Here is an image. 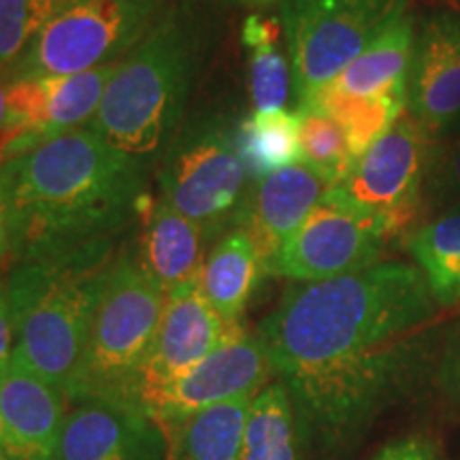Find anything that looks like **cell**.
<instances>
[{"label": "cell", "mask_w": 460, "mask_h": 460, "mask_svg": "<svg viewBox=\"0 0 460 460\" xmlns=\"http://www.w3.org/2000/svg\"><path fill=\"white\" fill-rule=\"evenodd\" d=\"M435 314L424 273L388 261L292 284L256 335L303 433L335 447L407 386L427 354Z\"/></svg>", "instance_id": "1"}, {"label": "cell", "mask_w": 460, "mask_h": 460, "mask_svg": "<svg viewBox=\"0 0 460 460\" xmlns=\"http://www.w3.org/2000/svg\"><path fill=\"white\" fill-rule=\"evenodd\" d=\"M11 264L118 239L146 207V163L90 126L45 137L11 163Z\"/></svg>", "instance_id": "2"}, {"label": "cell", "mask_w": 460, "mask_h": 460, "mask_svg": "<svg viewBox=\"0 0 460 460\" xmlns=\"http://www.w3.org/2000/svg\"><path fill=\"white\" fill-rule=\"evenodd\" d=\"M115 239L11 264L4 279L15 320L13 358L71 399L96 307L115 262Z\"/></svg>", "instance_id": "3"}, {"label": "cell", "mask_w": 460, "mask_h": 460, "mask_svg": "<svg viewBox=\"0 0 460 460\" xmlns=\"http://www.w3.org/2000/svg\"><path fill=\"white\" fill-rule=\"evenodd\" d=\"M197 51L199 22L188 9L164 11L119 62L90 128L139 160L156 154L181 118Z\"/></svg>", "instance_id": "4"}, {"label": "cell", "mask_w": 460, "mask_h": 460, "mask_svg": "<svg viewBox=\"0 0 460 460\" xmlns=\"http://www.w3.org/2000/svg\"><path fill=\"white\" fill-rule=\"evenodd\" d=\"M166 295L130 252L115 258L96 307L88 349L71 402L132 405L135 388L163 320Z\"/></svg>", "instance_id": "5"}, {"label": "cell", "mask_w": 460, "mask_h": 460, "mask_svg": "<svg viewBox=\"0 0 460 460\" xmlns=\"http://www.w3.org/2000/svg\"><path fill=\"white\" fill-rule=\"evenodd\" d=\"M164 13V0H68L11 68V79L60 77L122 62Z\"/></svg>", "instance_id": "6"}, {"label": "cell", "mask_w": 460, "mask_h": 460, "mask_svg": "<svg viewBox=\"0 0 460 460\" xmlns=\"http://www.w3.org/2000/svg\"><path fill=\"white\" fill-rule=\"evenodd\" d=\"M252 186L237 130L209 122L172 141L160 175V200L190 217L205 239H214L226 228H237Z\"/></svg>", "instance_id": "7"}, {"label": "cell", "mask_w": 460, "mask_h": 460, "mask_svg": "<svg viewBox=\"0 0 460 460\" xmlns=\"http://www.w3.org/2000/svg\"><path fill=\"white\" fill-rule=\"evenodd\" d=\"M410 0H284V26L298 101L332 82L386 28Z\"/></svg>", "instance_id": "8"}, {"label": "cell", "mask_w": 460, "mask_h": 460, "mask_svg": "<svg viewBox=\"0 0 460 460\" xmlns=\"http://www.w3.org/2000/svg\"><path fill=\"white\" fill-rule=\"evenodd\" d=\"M433 146V135L405 111L329 192L382 222L393 237L410 226L418 214Z\"/></svg>", "instance_id": "9"}, {"label": "cell", "mask_w": 460, "mask_h": 460, "mask_svg": "<svg viewBox=\"0 0 460 460\" xmlns=\"http://www.w3.org/2000/svg\"><path fill=\"white\" fill-rule=\"evenodd\" d=\"M388 237L382 222L360 214L326 190L301 228L267 264V273L295 284L341 278L376 264Z\"/></svg>", "instance_id": "10"}, {"label": "cell", "mask_w": 460, "mask_h": 460, "mask_svg": "<svg viewBox=\"0 0 460 460\" xmlns=\"http://www.w3.org/2000/svg\"><path fill=\"white\" fill-rule=\"evenodd\" d=\"M273 376L271 360L262 341L243 329L146 402L141 411L171 433L183 420L220 402L245 396L254 399L271 384Z\"/></svg>", "instance_id": "11"}, {"label": "cell", "mask_w": 460, "mask_h": 460, "mask_svg": "<svg viewBox=\"0 0 460 460\" xmlns=\"http://www.w3.org/2000/svg\"><path fill=\"white\" fill-rule=\"evenodd\" d=\"M239 331H243V324L222 318L207 301L199 281L171 292L156 339L137 382L132 405L143 410L146 402L186 376Z\"/></svg>", "instance_id": "12"}, {"label": "cell", "mask_w": 460, "mask_h": 460, "mask_svg": "<svg viewBox=\"0 0 460 460\" xmlns=\"http://www.w3.org/2000/svg\"><path fill=\"white\" fill-rule=\"evenodd\" d=\"M68 399L9 356L0 362V452L4 460H58Z\"/></svg>", "instance_id": "13"}, {"label": "cell", "mask_w": 460, "mask_h": 460, "mask_svg": "<svg viewBox=\"0 0 460 460\" xmlns=\"http://www.w3.org/2000/svg\"><path fill=\"white\" fill-rule=\"evenodd\" d=\"M164 427L130 405L79 401L68 407L58 460H171Z\"/></svg>", "instance_id": "14"}, {"label": "cell", "mask_w": 460, "mask_h": 460, "mask_svg": "<svg viewBox=\"0 0 460 460\" xmlns=\"http://www.w3.org/2000/svg\"><path fill=\"white\" fill-rule=\"evenodd\" d=\"M407 113L433 137L460 128V15L435 13L416 32Z\"/></svg>", "instance_id": "15"}, {"label": "cell", "mask_w": 460, "mask_h": 460, "mask_svg": "<svg viewBox=\"0 0 460 460\" xmlns=\"http://www.w3.org/2000/svg\"><path fill=\"white\" fill-rule=\"evenodd\" d=\"M118 66L119 62L60 77L11 79L7 85L11 122L37 141L88 126Z\"/></svg>", "instance_id": "16"}, {"label": "cell", "mask_w": 460, "mask_h": 460, "mask_svg": "<svg viewBox=\"0 0 460 460\" xmlns=\"http://www.w3.org/2000/svg\"><path fill=\"white\" fill-rule=\"evenodd\" d=\"M326 190L329 183L303 163L275 171L252 186L234 230L243 233L269 264L307 220Z\"/></svg>", "instance_id": "17"}, {"label": "cell", "mask_w": 460, "mask_h": 460, "mask_svg": "<svg viewBox=\"0 0 460 460\" xmlns=\"http://www.w3.org/2000/svg\"><path fill=\"white\" fill-rule=\"evenodd\" d=\"M143 230L137 261L166 296L183 286L197 284L205 267V233L190 217L166 203L141 211Z\"/></svg>", "instance_id": "18"}, {"label": "cell", "mask_w": 460, "mask_h": 460, "mask_svg": "<svg viewBox=\"0 0 460 460\" xmlns=\"http://www.w3.org/2000/svg\"><path fill=\"white\" fill-rule=\"evenodd\" d=\"M413 48L416 28L413 17L405 13L356 56L329 85L349 96H377L407 85Z\"/></svg>", "instance_id": "19"}, {"label": "cell", "mask_w": 460, "mask_h": 460, "mask_svg": "<svg viewBox=\"0 0 460 460\" xmlns=\"http://www.w3.org/2000/svg\"><path fill=\"white\" fill-rule=\"evenodd\" d=\"M262 273H267V264L254 243L243 233L233 230L205 258L199 284L222 318L241 322V314L261 284Z\"/></svg>", "instance_id": "20"}, {"label": "cell", "mask_w": 460, "mask_h": 460, "mask_svg": "<svg viewBox=\"0 0 460 460\" xmlns=\"http://www.w3.org/2000/svg\"><path fill=\"white\" fill-rule=\"evenodd\" d=\"M301 105H312L331 115L343 128L358 163L362 154L369 152L407 111V85L377 96H349L324 84L303 99Z\"/></svg>", "instance_id": "21"}, {"label": "cell", "mask_w": 460, "mask_h": 460, "mask_svg": "<svg viewBox=\"0 0 460 460\" xmlns=\"http://www.w3.org/2000/svg\"><path fill=\"white\" fill-rule=\"evenodd\" d=\"M252 396L203 410L171 430V460H241Z\"/></svg>", "instance_id": "22"}, {"label": "cell", "mask_w": 460, "mask_h": 460, "mask_svg": "<svg viewBox=\"0 0 460 460\" xmlns=\"http://www.w3.org/2000/svg\"><path fill=\"white\" fill-rule=\"evenodd\" d=\"M416 267L424 273L435 303H460V203L418 226L407 239Z\"/></svg>", "instance_id": "23"}, {"label": "cell", "mask_w": 460, "mask_h": 460, "mask_svg": "<svg viewBox=\"0 0 460 460\" xmlns=\"http://www.w3.org/2000/svg\"><path fill=\"white\" fill-rule=\"evenodd\" d=\"M301 424L281 382L252 399L241 460H301Z\"/></svg>", "instance_id": "24"}, {"label": "cell", "mask_w": 460, "mask_h": 460, "mask_svg": "<svg viewBox=\"0 0 460 460\" xmlns=\"http://www.w3.org/2000/svg\"><path fill=\"white\" fill-rule=\"evenodd\" d=\"M237 147L252 181L301 163L298 113L254 111L237 128Z\"/></svg>", "instance_id": "25"}, {"label": "cell", "mask_w": 460, "mask_h": 460, "mask_svg": "<svg viewBox=\"0 0 460 460\" xmlns=\"http://www.w3.org/2000/svg\"><path fill=\"white\" fill-rule=\"evenodd\" d=\"M243 45L252 51L250 92L254 111L284 109L290 92V66L279 51L281 22L278 17L250 15L241 28Z\"/></svg>", "instance_id": "26"}, {"label": "cell", "mask_w": 460, "mask_h": 460, "mask_svg": "<svg viewBox=\"0 0 460 460\" xmlns=\"http://www.w3.org/2000/svg\"><path fill=\"white\" fill-rule=\"evenodd\" d=\"M296 113L301 163L329 183V188L339 186L356 164L343 128L331 115L312 105H298Z\"/></svg>", "instance_id": "27"}, {"label": "cell", "mask_w": 460, "mask_h": 460, "mask_svg": "<svg viewBox=\"0 0 460 460\" xmlns=\"http://www.w3.org/2000/svg\"><path fill=\"white\" fill-rule=\"evenodd\" d=\"M68 0H0V73L17 65Z\"/></svg>", "instance_id": "28"}, {"label": "cell", "mask_w": 460, "mask_h": 460, "mask_svg": "<svg viewBox=\"0 0 460 460\" xmlns=\"http://www.w3.org/2000/svg\"><path fill=\"white\" fill-rule=\"evenodd\" d=\"M427 181L435 199L460 197V137L446 146H433Z\"/></svg>", "instance_id": "29"}, {"label": "cell", "mask_w": 460, "mask_h": 460, "mask_svg": "<svg viewBox=\"0 0 460 460\" xmlns=\"http://www.w3.org/2000/svg\"><path fill=\"white\" fill-rule=\"evenodd\" d=\"M11 163L0 169V269L4 262H11L15 245V199Z\"/></svg>", "instance_id": "30"}, {"label": "cell", "mask_w": 460, "mask_h": 460, "mask_svg": "<svg viewBox=\"0 0 460 460\" xmlns=\"http://www.w3.org/2000/svg\"><path fill=\"white\" fill-rule=\"evenodd\" d=\"M15 345V320L11 309V298L4 279H0V362L13 354Z\"/></svg>", "instance_id": "31"}, {"label": "cell", "mask_w": 460, "mask_h": 460, "mask_svg": "<svg viewBox=\"0 0 460 460\" xmlns=\"http://www.w3.org/2000/svg\"><path fill=\"white\" fill-rule=\"evenodd\" d=\"M37 139H32L28 132L17 128V126L0 132V169H4L11 160L22 156V154L28 152L32 146H37Z\"/></svg>", "instance_id": "32"}, {"label": "cell", "mask_w": 460, "mask_h": 460, "mask_svg": "<svg viewBox=\"0 0 460 460\" xmlns=\"http://www.w3.org/2000/svg\"><path fill=\"white\" fill-rule=\"evenodd\" d=\"M373 460H433L429 447L416 439H405L384 447Z\"/></svg>", "instance_id": "33"}, {"label": "cell", "mask_w": 460, "mask_h": 460, "mask_svg": "<svg viewBox=\"0 0 460 460\" xmlns=\"http://www.w3.org/2000/svg\"><path fill=\"white\" fill-rule=\"evenodd\" d=\"M7 85H9V84L0 82V132L13 128V122H11V111H9Z\"/></svg>", "instance_id": "34"}, {"label": "cell", "mask_w": 460, "mask_h": 460, "mask_svg": "<svg viewBox=\"0 0 460 460\" xmlns=\"http://www.w3.org/2000/svg\"><path fill=\"white\" fill-rule=\"evenodd\" d=\"M241 3L258 4V7H264V4H273V3H278V0H241Z\"/></svg>", "instance_id": "35"}, {"label": "cell", "mask_w": 460, "mask_h": 460, "mask_svg": "<svg viewBox=\"0 0 460 460\" xmlns=\"http://www.w3.org/2000/svg\"><path fill=\"white\" fill-rule=\"evenodd\" d=\"M0 460H4V456H3V452H0Z\"/></svg>", "instance_id": "36"}]
</instances>
